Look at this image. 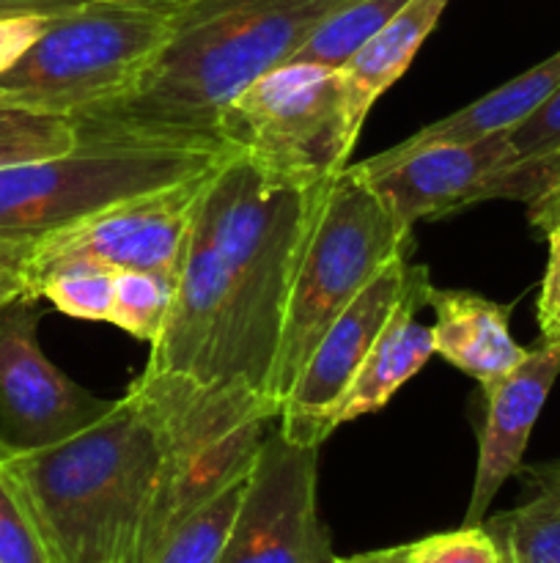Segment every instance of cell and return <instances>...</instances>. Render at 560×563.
I'll return each mask as SVG.
<instances>
[{
    "label": "cell",
    "mask_w": 560,
    "mask_h": 563,
    "mask_svg": "<svg viewBox=\"0 0 560 563\" xmlns=\"http://www.w3.org/2000/svg\"><path fill=\"white\" fill-rule=\"evenodd\" d=\"M66 14V11H64ZM58 14H14L0 16V75L9 71L27 49L36 44V38L47 31L49 22Z\"/></svg>",
    "instance_id": "4316f807"
},
{
    "label": "cell",
    "mask_w": 560,
    "mask_h": 563,
    "mask_svg": "<svg viewBox=\"0 0 560 563\" xmlns=\"http://www.w3.org/2000/svg\"><path fill=\"white\" fill-rule=\"evenodd\" d=\"M428 308L434 311V352L475 379L481 388L500 383L530 352L511 335V306L505 302L467 289L432 286Z\"/></svg>",
    "instance_id": "5bb4252c"
},
{
    "label": "cell",
    "mask_w": 560,
    "mask_h": 563,
    "mask_svg": "<svg viewBox=\"0 0 560 563\" xmlns=\"http://www.w3.org/2000/svg\"><path fill=\"white\" fill-rule=\"evenodd\" d=\"M547 242L549 262L541 280V291H538V324H544L560 311V229L549 231Z\"/></svg>",
    "instance_id": "f1b7e54d"
},
{
    "label": "cell",
    "mask_w": 560,
    "mask_h": 563,
    "mask_svg": "<svg viewBox=\"0 0 560 563\" xmlns=\"http://www.w3.org/2000/svg\"><path fill=\"white\" fill-rule=\"evenodd\" d=\"M560 377V344L541 341L500 383L483 388L486 421L478 438V465L464 526H483L503 484L522 467L533 427Z\"/></svg>",
    "instance_id": "4fadbf2b"
},
{
    "label": "cell",
    "mask_w": 560,
    "mask_h": 563,
    "mask_svg": "<svg viewBox=\"0 0 560 563\" xmlns=\"http://www.w3.org/2000/svg\"><path fill=\"white\" fill-rule=\"evenodd\" d=\"M514 163L489 181L483 201H536L560 181V88L522 124L508 130Z\"/></svg>",
    "instance_id": "ac0fdd59"
},
{
    "label": "cell",
    "mask_w": 560,
    "mask_h": 563,
    "mask_svg": "<svg viewBox=\"0 0 560 563\" xmlns=\"http://www.w3.org/2000/svg\"><path fill=\"white\" fill-rule=\"evenodd\" d=\"M38 297H20L0 311V443L42 451L102 421L115 401L66 377L38 344Z\"/></svg>",
    "instance_id": "ba28073f"
},
{
    "label": "cell",
    "mask_w": 560,
    "mask_h": 563,
    "mask_svg": "<svg viewBox=\"0 0 560 563\" xmlns=\"http://www.w3.org/2000/svg\"><path fill=\"white\" fill-rule=\"evenodd\" d=\"M179 273L165 269H119L115 273V300L110 324L146 341L159 339L173 306Z\"/></svg>",
    "instance_id": "7402d4cb"
},
{
    "label": "cell",
    "mask_w": 560,
    "mask_h": 563,
    "mask_svg": "<svg viewBox=\"0 0 560 563\" xmlns=\"http://www.w3.org/2000/svg\"><path fill=\"white\" fill-rule=\"evenodd\" d=\"M170 14L86 0L58 14L31 49L0 75V104L82 121L135 93L168 44Z\"/></svg>",
    "instance_id": "277c9868"
},
{
    "label": "cell",
    "mask_w": 560,
    "mask_h": 563,
    "mask_svg": "<svg viewBox=\"0 0 560 563\" xmlns=\"http://www.w3.org/2000/svg\"><path fill=\"white\" fill-rule=\"evenodd\" d=\"M333 563H410V544H399V548L373 550V553L349 555V559H335Z\"/></svg>",
    "instance_id": "1f68e13d"
},
{
    "label": "cell",
    "mask_w": 560,
    "mask_h": 563,
    "mask_svg": "<svg viewBox=\"0 0 560 563\" xmlns=\"http://www.w3.org/2000/svg\"><path fill=\"white\" fill-rule=\"evenodd\" d=\"M0 563H55L0 443Z\"/></svg>",
    "instance_id": "d4e9b609"
},
{
    "label": "cell",
    "mask_w": 560,
    "mask_h": 563,
    "mask_svg": "<svg viewBox=\"0 0 560 563\" xmlns=\"http://www.w3.org/2000/svg\"><path fill=\"white\" fill-rule=\"evenodd\" d=\"M318 515V445L272 432L261 440L217 563H333Z\"/></svg>",
    "instance_id": "52a82bcc"
},
{
    "label": "cell",
    "mask_w": 560,
    "mask_h": 563,
    "mask_svg": "<svg viewBox=\"0 0 560 563\" xmlns=\"http://www.w3.org/2000/svg\"><path fill=\"white\" fill-rule=\"evenodd\" d=\"M214 137L272 181L294 187L333 179L357 143L338 71L294 60L250 82L223 110Z\"/></svg>",
    "instance_id": "8992f818"
},
{
    "label": "cell",
    "mask_w": 560,
    "mask_h": 563,
    "mask_svg": "<svg viewBox=\"0 0 560 563\" xmlns=\"http://www.w3.org/2000/svg\"><path fill=\"white\" fill-rule=\"evenodd\" d=\"M514 163L508 132L470 143H434L384 152L355 165L404 229L483 201L489 181Z\"/></svg>",
    "instance_id": "8fae6325"
},
{
    "label": "cell",
    "mask_w": 560,
    "mask_h": 563,
    "mask_svg": "<svg viewBox=\"0 0 560 563\" xmlns=\"http://www.w3.org/2000/svg\"><path fill=\"white\" fill-rule=\"evenodd\" d=\"M503 563H505V561H503Z\"/></svg>",
    "instance_id": "d590c367"
},
{
    "label": "cell",
    "mask_w": 560,
    "mask_h": 563,
    "mask_svg": "<svg viewBox=\"0 0 560 563\" xmlns=\"http://www.w3.org/2000/svg\"><path fill=\"white\" fill-rule=\"evenodd\" d=\"M428 291H432L428 269L423 264H412L404 297H401L393 317L388 319L384 330L379 333L377 344L368 352L360 374L351 383L349 394H346L344 405L335 416L338 427L382 410L399 394L401 385L410 383L432 361V324H423L417 319L421 308L428 306Z\"/></svg>",
    "instance_id": "9a60e30c"
},
{
    "label": "cell",
    "mask_w": 560,
    "mask_h": 563,
    "mask_svg": "<svg viewBox=\"0 0 560 563\" xmlns=\"http://www.w3.org/2000/svg\"><path fill=\"white\" fill-rule=\"evenodd\" d=\"M212 170L115 201L88 218L38 236L27 267H44L66 258H91L113 269L179 273L198 203Z\"/></svg>",
    "instance_id": "9c48e42d"
},
{
    "label": "cell",
    "mask_w": 560,
    "mask_h": 563,
    "mask_svg": "<svg viewBox=\"0 0 560 563\" xmlns=\"http://www.w3.org/2000/svg\"><path fill=\"white\" fill-rule=\"evenodd\" d=\"M406 0H349L329 14L294 53V64H316L324 69H344L357 49L377 36Z\"/></svg>",
    "instance_id": "44dd1931"
},
{
    "label": "cell",
    "mask_w": 560,
    "mask_h": 563,
    "mask_svg": "<svg viewBox=\"0 0 560 563\" xmlns=\"http://www.w3.org/2000/svg\"><path fill=\"white\" fill-rule=\"evenodd\" d=\"M247 478H250V471L236 476L214 498H209L170 537V542L165 544L163 553L154 559V563H217L231 526H234L236 511H239L242 498H245Z\"/></svg>",
    "instance_id": "603a6c76"
},
{
    "label": "cell",
    "mask_w": 560,
    "mask_h": 563,
    "mask_svg": "<svg viewBox=\"0 0 560 563\" xmlns=\"http://www.w3.org/2000/svg\"><path fill=\"white\" fill-rule=\"evenodd\" d=\"M533 478L536 493L486 526L505 563H560V467H536Z\"/></svg>",
    "instance_id": "d6986e66"
},
{
    "label": "cell",
    "mask_w": 560,
    "mask_h": 563,
    "mask_svg": "<svg viewBox=\"0 0 560 563\" xmlns=\"http://www.w3.org/2000/svg\"><path fill=\"white\" fill-rule=\"evenodd\" d=\"M86 0H0V16L14 14H64Z\"/></svg>",
    "instance_id": "4dcf8cb0"
},
{
    "label": "cell",
    "mask_w": 560,
    "mask_h": 563,
    "mask_svg": "<svg viewBox=\"0 0 560 563\" xmlns=\"http://www.w3.org/2000/svg\"><path fill=\"white\" fill-rule=\"evenodd\" d=\"M410 256H399L346 306L318 339L316 350L280 401V434L302 445H318L338 429L335 416L360 374L368 352L410 284Z\"/></svg>",
    "instance_id": "30bf717a"
},
{
    "label": "cell",
    "mask_w": 560,
    "mask_h": 563,
    "mask_svg": "<svg viewBox=\"0 0 560 563\" xmlns=\"http://www.w3.org/2000/svg\"><path fill=\"white\" fill-rule=\"evenodd\" d=\"M33 242L0 247V311L20 300V297H33L31 275H27V258H31Z\"/></svg>",
    "instance_id": "83f0119b"
},
{
    "label": "cell",
    "mask_w": 560,
    "mask_h": 563,
    "mask_svg": "<svg viewBox=\"0 0 560 563\" xmlns=\"http://www.w3.org/2000/svg\"><path fill=\"white\" fill-rule=\"evenodd\" d=\"M113 3H130V5H143V9L170 11V9H176V5L187 3V0H113Z\"/></svg>",
    "instance_id": "d6a6232c"
},
{
    "label": "cell",
    "mask_w": 560,
    "mask_h": 563,
    "mask_svg": "<svg viewBox=\"0 0 560 563\" xmlns=\"http://www.w3.org/2000/svg\"><path fill=\"white\" fill-rule=\"evenodd\" d=\"M410 563H503V550L486 526H461L412 542Z\"/></svg>",
    "instance_id": "484cf974"
},
{
    "label": "cell",
    "mask_w": 560,
    "mask_h": 563,
    "mask_svg": "<svg viewBox=\"0 0 560 563\" xmlns=\"http://www.w3.org/2000/svg\"><path fill=\"white\" fill-rule=\"evenodd\" d=\"M541 341H552V344H560V311L555 313L552 319L541 324Z\"/></svg>",
    "instance_id": "836d02e7"
},
{
    "label": "cell",
    "mask_w": 560,
    "mask_h": 563,
    "mask_svg": "<svg viewBox=\"0 0 560 563\" xmlns=\"http://www.w3.org/2000/svg\"><path fill=\"white\" fill-rule=\"evenodd\" d=\"M555 467H560V462H555Z\"/></svg>",
    "instance_id": "e575fe53"
},
{
    "label": "cell",
    "mask_w": 560,
    "mask_h": 563,
    "mask_svg": "<svg viewBox=\"0 0 560 563\" xmlns=\"http://www.w3.org/2000/svg\"><path fill=\"white\" fill-rule=\"evenodd\" d=\"M560 88V49L541 64L530 66L514 80L503 82L486 97L464 104L456 113L423 126L406 141L390 146V152H412V148L434 146V143H470L497 132L514 130L516 124L536 113Z\"/></svg>",
    "instance_id": "e0dca14e"
},
{
    "label": "cell",
    "mask_w": 560,
    "mask_h": 563,
    "mask_svg": "<svg viewBox=\"0 0 560 563\" xmlns=\"http://www.w3.org/2000/svg\"><path fill=\"white\" fill-rule=\"evenodd\" d=\"M71 152L0 170V247L33 242L97 209L192 179L234 148L201 137L80 124Z\"/></svg>",
    "instance_id": "3957f363"
},
{
    "label": "cell",
    "mask_w": 560,
    "mask_h": 563,
    "mask_svg": "<svg viewBox=\"0 0 560 563\" xmlns=\"http://www.w3.org/2000/svg\"><path fill=\"white\" fill-rule=\"evenodd\" d=\"M448 3L450 0H406L404 9L377 36L368 38L344 69H338L351 135L360 137L373 102L410 69Z\"/></svg>",
    "instance_id": "2e32d148"
},
{
    "label": "cell",
    "mask_w": 560,
    "mask_h": 563,
    "mask_svg": "<svg viewBox=\"0 0 560 563\" xmlns=\"http://www.w3.org/2000/svg\"><path fill=\"white\" fill-rule=\"evenodd\" d=\"M324 190L327 181H272L245 154L231 152L198 203L195 218L217 251L225 286V374L269 401L285 306Z\"/></svg>",
    "instance_id": "7a4b0ae2"
},
{
    "label": "cell",
    "mask_w": 560,
    "mask_h": 563,
    "mask_svg": "<svg viewBox=\"0 0 560 563\" xmlns=\"http://www.w3.org/2000/svg\"><path fill=\"white\" fill-rule=\"evenodd\" d=\"M527 218H530V225L536 231H541L544 236L549 231L560 229V181L549 192H544L541 198L527 203Z\"/></svg>",
    "instance_id": "f546056e"
},
{
    "label": "cell",
    "mask_w": 560,
    "mask_h": 563,
    "mask_svg": "<svg viewBox=\"0 0 560 563\" xmlns=\"http://www.w3.org/2000/svg\"><path fill=\"white\" fill-rule=\"evenodd\" d=\"M115 273L91 258H66V262L27 267L33 297L49 302L55 311L86 322H108L113 317Z\"/></svg>",
    "instance_id": "ffe728a7"
},
{
    "label": "cell",
    "mask_w": 560,
    "mask_h": 563,
    "mask_svg": "<svg viewBox=\"0 0 560 563\" xmlns=\"http://www.w3.org/2000/svg\"><path fill=\"white\" fill-rule=\"evenodd\" d=\"M410 245L412 231L393 218L355 165L327 181L285 306L269 385L278 412L329 324L393 258L410 256Z\"/></svg>",
    "instance_id": "5b68a950"
},
{
    "label": "cell",
    "mask_w": 560,
    "mask_h": 563,
    "mask_svg": "<svg viewBox=\"0 0 560 563\" xmlns=\"http://www.w3.org/2000/svg\"><path fill=\"white\" fill-rule=\"evenodd\" d=\"M77 121L0 104V170L60 157L80 143Z\"/></svg>",
    "instance_id": "cb8c5ba5"
},
{
    "label": "cell",
    "mask_w": 560,
    "mask_h": 563,
    "mask_svg": "<svg viewBox=\"0 0 560 563\" xmlns=\"http://www.w3.org/2000/svg\"><path fill=\"white\" fill-rule=\"evenodd\" d=\"M349 0H187L135 93L77 124L217 141L223 110ZM220 143V141H217Z\"/></svg>",
    "instance_id": "6da1fadb"
},
{
    "label": "cell",
    "mask_w": 560,
    "mask_h": 563,
    "mask_svg": "<svg viewBox=\"0 0 560 563\" xmlns=\"http://www.w3.org/2000/svg\"><path fill=\"white\" fill-rule=\"evenodd\" d=\"M146 372L181 374L201 385H231L225 374L223 273L198 218L187 240L168 322L148 350Z\"/></svg>",
    "instance_id": "7c38bea8"
}]
</instances>
